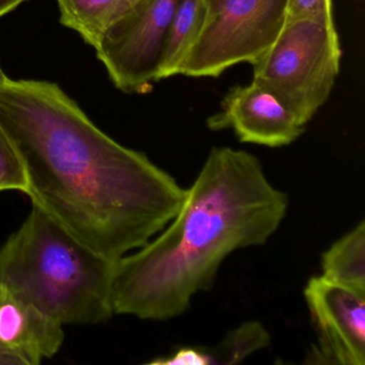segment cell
<instances>
[{"mask_svg":"<svg viewBox=\"0 0 365 365\" xmlns=\"http://www.w3.org/2000/svg\"><path fill=\"white\" fill-rule=\"evenodd\" d=\"M0 127L22 158L31 204L108 259L144 247L182 207L187 189L104 133L55 83L8 78Z\"/></svg>","mask_w":365,"mask_h":365,"instance_id":"obj_1","label":"cell"},{"mask_svg":"<svg viewBox=\"0 0 365 365\" xmlns=\"http://www.w3.org/2000/svg\"><path fill=\"white\" fill-rule=\"evenodd\" d=\"M287 210V195L255 155L215 147L176 217L115 262L113 312L155 322L182 315L195 294L212 286L224 259L266 245Z\"/></svg>","mask_w":365,"mask_h":365,"instance_id":"obj_2","label":"cell"},{"mask_svg":"<svg viewBox=\"0 0 365 365\" xmlns=\"http://www.w3.org/2000/svg\"><path fill=\"white\" fill-rule=\"evenodd\" d=\"M108 259L38 205L0 247V286L66 324H98L113 315Z\"/></svg>","mask_w":365,"mask_h":365,"instance_id":"obj_3","label":"cell"},{"mask_svg":"<svg viewBox=\"0 0 365 365\" xmlns=\"http://www.w3.org/2000/svg\"><path fill=\"white\" fill-rule=\"evenodd\" d=\"M335 24L286 20L272 46L253 63V80L270 89L303 125L326 103L341 68Z\"/></svg>","mask_w":365,"mask_h":365,"instance_id":"obj_4","label":"cell"},{"mask_svg":"<svg viewBox=\"0 0 365 365\" xmlns=\"http://www.w3.org/2000/svg\"><path fill=\"white\" fill-rule=\"evenodd\" d=\"M202 31L179 74L217 78L238 63H253L286 22V0H205Z\"/></svg>","mask_w":365,"mask_h":365,"instance_id":"obj_5","label":"cell"},{"mask_svg":"<svg viewBox=\"0 0 365 365\" xmlns=\"http://www.w3.org/2000/svg\"><path fill=\"white\" fill-rule=\"evenodd\" d=\"M179 0H138L102 34L95 46L117 88L146 93L158 69L170 21Z\"/></svg>","mask_w":365,"mask_h":365,"instance_id":"obj_6","label":"cell"},{"mask_svg":"<svg viewBox=\"0 0 365 365\" xmlns=\"http://www.w3.org/2000/svg\"><path fill=\"white\" fill-rule=\"evenodd\" d=\"M304 298L319 339L312 356L319 363L364 365V292L320 275L309 279Z\"/></svg>","mask_w":365,"mask_h":365,"instance_id":"obj_7","label":"cell"},{"mask_svg":"<svg viewBox=\"0 0 365 365\" xmlns=\"http://www.w3.org/2000/svg\"><path fill=\"white\" fill-rule=\"evenodd\" d=\"M208 127L232 130L240 142L271 148L292 144L305 130V125L270 89L254 80L230 89L221 110L209 118Z\"/></svg>","mask_w":365,"mask_h":365,"instance_id":"obj_8","label":"cell"},{"mask_svg":"<svg viewBox=\"0 0 365 365\" xmlns=\"http://www.w3.org/2000/svg\"><path fill=\"white\" fill-rule=\"evenodd\" d=\"M63 326L0 286V351L20 359L24 365H39L63 347Z\"/></svg>","mask_w":365,"mask_h":365,"instance_id":"obj_9","label":"cell"},{"mask_svg":"<svg viewBox=\"0 0 365 365\" xmlns=\"http://www.w3.org/2000/svg\"><path fill=\"white\" fill-rule=\"evenodd\" d=\"M205 14V0H179L162 50L157 82L179 74L183 61L202 31Z\"/></svg>","mask_w":365,"mask_h":365,"instance_id":"obj_10","label":"cell"},{"mask_svg":"<svg viewBox=\"0 0 365 365\" xmlns=\"http://www.w3.org/2000/svg\"><path fill=\"white\" fill-rule=\"evenodd\" d=\"M138 0H57L61 22L95 48L102 34Z\"/></svg>","mask_w":365,"mask_h":365,"instance_id":"obj_11","label":"cell"},{"mask_svg":"<svg viewBox=\"0 0 365 365\" xmlns=\"http://www.w3.org/2000/svg\"><path fill=\"white\" fill-rule=\"evenodd\" d=\"M322 277L365 294V222L333 243L322 258Z\"/></svg>","mask_w":365,"mask_h":365,"instance_id":"obj_12","label":"cell"},{"mask_svg":"<svg viewBox=\"0 0 365 365\" xmlns=\"http://www.w3.org/2000/svg\"><path fill=\"white\" fill-rule=\"evenodd\" d=\"M270 344V334L259 322H247L209 350L215 364H236Z\"/></svg>","mask_w":365,"mask_h":365,"instance_id":"obj_13","label":"cell"},{"mask_svg":"<svg viewBox=\"0 0 365 365\" xmlns=\"http://www.w3.org/2000/svg\"><path fill=\"white\" fill-rule=\"evenodd\" d=\"M29 192V179L22 158L9 136L0 127V192Z\"/></svg>","mask_w":365,"mask_h":365,"instance_id":"obj_14","label":"cell"},{"mask_svg":"<svg viewBox=\"0 0 365 365\" xmlns=\"http://www.w3.org/2000/svg\"><path fill=\"white\" fill-rule=\"evenodd\" d=\"M301 19L335 24L333 0H286V20Z\"/></svg>","mask_w":365,"mask_h":365,"instance_id":"obj_15","label":"cell"},{"mask_svg":"<svg viewBox=\"0 0 365 365\" xmlns=\"http://www.w3.org/2000/svg\"><path fill=\"white\" fill-rule=\"evenodd\" d=\"M151 364L159 365H210L215 364L212 356L204 348L182 347L168 356L155 359Z\"/></svg>","mask_w":365,"mask_h":365,"instance_id":"obj_16","label":"cell"},{"mask_svg":"<svg viewBox=\"0 0 365 365\" xmlns=\"http://www.w3.org/2000/svg\"><path fill=\"white\" fill-rule=\"evenodd\" d=\"M27 0H0V18L14 11L19 6L22 5Z\"/></svg>","mask_w":365,"mask_h":365,"instance_id":"obj_17","label":"cell"},{"mask_svg":"<svg viewBox=\"0 0 365 365\" xmlns=\"http://www.w3.org/2000/svg\"><path fill=\"white\" fill-rule=\"evenodd\" d=\"M0 365H24V363L16 356L0 351Z\"/></svg>","mask_w":365,"mask_h":365,"instance_id":"obj_18","label":"cell"},{"mask_svg":"<svg viewBox=\"0 0 365 365\" xmlns=\"http://www.w3.org/2000/svg\"><path fill=\"white\" fill-rule=\"evenodd\" d=\"M7 78L8 76H6L5 71H4L3 67H1V63H0V84H3Z\"/></svg>","mask_w":365,"mask_h":365,"instance_id":"obj_19","label":"cell"}]
</instances>
